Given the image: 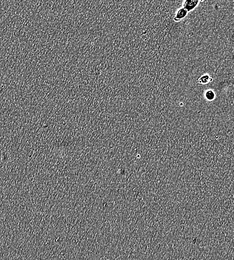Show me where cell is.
<instances>
[{"instance_id": "3957f363", "label": "cell", "mask_w": 234, "mask_h": 260, "mask_svg": "<svg viewBox=\"0 0 234 260\" xmlns=\"http://www.w3.org/2000/svg\"><path fill=\"white\" fill-rule=\"evenodd\" d=\"M213 81V78L208 74H204L198 79V83L199 84H208V83Z\"/></svg>"}, {"instance_id": "7a4b0ae2", "label": "cell", "mask_w": 234, "mask_h": 260, "mask_svg": "<svg viewBox=\"0 0 234 260\" xmlns=\"http://www.w3.org/2000/svg\"><path fill=\"white\" fill-rule=\"evenodd\" d=\"M188 13V12L186 9L184 8H181L177 12L174 18V20L175 21H180L182 20L187 16Z\"/></svg>"}, {"instance_id": "6da1fadb", "label": "cell", "mask_w": 234, "mask_h": 260, "mask_svg": "<svg viewBox=\"0 0 234 260\" xmlns=\"http://www.w3.org/2000/svg\"><path fill=\"white\" fill-rule=\"evenodd\" d=\"M199 1V0H185L184 4V8L188 12L192 11L197 6Z\"/></svg>"}, {"instance_id": "277c9868", "label": "cell", "mask_w": 234, "mask_h": 260, "mask_svg": "<svg viewBox=\"0 0 234 260\" xmlns=\"http://www.w3.org/2000/svg\"><path fill=\"white\" fill-rule=\"evenodd\" d=\"M204 97L207 100L212 101L215 99V93L212 90H208L204 93Z\"/></svg>"}]
</instances>
